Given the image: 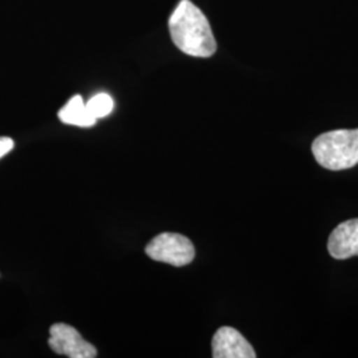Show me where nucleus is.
I'll list each match as a JSON object with an SVG mask.
<instances>
[{"label":"nucleus","instance_id":"nucleus-1","mask_svg":"<svg viewBox=\"0 0 358 358\" xmlns=\"http://www.w3.org/2000/svg\"><path fill=\"white\" fill-rule=\"evenodd\" d=\"M169 29L180 51L194 57H210L217 51V41L205 16L190 0H182L171 13Z\"/></svg>","mask_w":358,"mask_h":358},{"label":"nucleus","instance_id":"nucleus-2","mask_svg":"<svg viewBox=\"0 0 358 358\" xmlns=\"http://www.w3.org/2000/svg\"><path fill=\"white\" fill-rule=\"evenodd\" d=\"M312 153L321 166L340 171L358 165V129L332 130L312 143Z\"/></svg>","mask_w":358,"mask_h":358},{"label":"nucleus","instance_id":"nucleus-3","mask_svg":"<svg viewBox=\"0 0 358 358\" xmlns=\"http://www.w3.org/2000/svg\"><path fill=\"white\" fill-rule=\"evenodd\" d=\"M146 255L155 262H162L174 267L190 264L195 257V248L192 241L180 234L165 232L155 236L146 245Z\"/></svg>","mask_w":358,"mask_h":358},{"label":"nucleus","instance_id":"nucleus-4","mask_svg":"<svg viewBox=\"0 0 358 358\" xmlns=\"http://www.w3.org/2000/svg\"><path fill=\"white\" fill-rule=\"evenodd\" d=\"M50 348L57 355H65L71 358H94L97 349L85 341L76 329L68 324L57 322L50 329Z\"/></svg>","mask_w":358,"mask_h":358},{"label":"nucleus","instance_id":"nucleus-5","mask_svg":"<svg viewBox=\"0 0 358 358\" xmlns=\"http://www.w3.org/2000/svg\"><path fill=\"white\" fill-rule=\"evenodd\" d=\"M214 358H255L256 353L251 344L241 333L231 327L217 329L213 337Z\"/></svg>","mask_w":358,"mask_h":358},{"label":"nucleus","instance_id":"nucleus-6","mask_svg":"<svg viewBox=\"0 0 358 358\" xmlns=\"http://www.w3.org/2000/svg\"><path fill=\"white\" fill-rule=\"evenodd\" d=\"M328 251L338 260L358 256V219L343 222L333 230L328 241Z\"/></svg>","mask_w":358,"mask_h":358},{"label":"nucleus","instance_id":"nucleus-7","mask_svg":"<svg viewBox=\"0 0 358 358\" xmlns=\"http://www.w3.org/2000/svg\"><path fill=\"white\" fill-rule=\"evenodd\" d=\"M59 118L64 124L83 128H90L96 124V118L90 115L81 96H75L65 103L63 109L59 112Z\"/></svg>","mask_w":358,"mask_h":358},{"label":"nucleus","instance_id":"nucleus-8","mask_svg":"<svg viewBox=\"0 0 358 358\" xmlns=\"http://www.w3.org/2000/svg\"><path fill=\"white\" fill-rule=\"evenodd\" d=\"M85 105H87V109L90 110V115L97 120V118H103V117L110 115L113 110L115 103L109 94L99 93L94 97H92Z\"/></svg>","mask_w":358,"mask_h":358},{"label":"nucleus","instance_id":"nucleus-9","mask_svg":"<svg viewBox=\"0 0 358 358\" xmlns=\"http://www.w3.org/2000/svg\"><path fill=\"white\" fill-rule=\"evenodd\" d=\"M15 143L13 138L10 137H0V158H3L4 155L10 153L13 149Z\"/></svg>","mask_w":358,"mask_h":358}]
</instances>
